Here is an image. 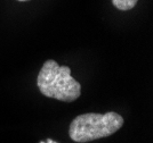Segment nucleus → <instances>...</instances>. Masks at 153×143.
Masks as SVG:
<instances>
[{
    "label": "nucleus",
    "instance_id": "39448f33",
    "mask_svg": "<svg viewBox=\"0 0 153 143\" xmlns=\"http://www.w3.org/2000/svg\"><path fill=\"white\" fill-rule=\"evenodd\" d=\"M17 1H21V2H24V1H30V0H17Z\"/></svg>",
    "mask_w": 153,
    "mask_h": 143
},
{
    "label": "nucleus",
    "instance_id": "7ed1b4c3",
    "mask_svg": "<svg viewBox=\"0 0 153 143\" xmlns=\"http://www.w3.org/2000/svg\"><path fill=\"white\" fill-rule=\"evenodd\" d=\"M111 1H112L113 6L117 9L122 10V12H126V10L133 9L136 6V4H137L138 0H111Z\"/></svg>",
    "mask_w": 153,
    "mask_h": 143
},
{
    "label": "nucleus",
    "instance_id": "f03ea898",
    "mask_svg": "<svg viewBox=\"0 0 153 143\" xmlns=\"http://www.w3.org/2000/svg\"><path fill=\"white\" fill-rule=\"evenodd\" d=\"M122 125V116L115 111L105 114L88 112L76 116L71 122L69 135L74 142H90L112 135L121 128Z\"/></svg>",
    "mask_w": 153,
    "mask_h": 143
},
{
    "label": "nucleus",
    "instance_id": "f257e3e1",
    "mask_svg": "<svg viewBox=\"0 0 153 143\" xmlns=\"http://www.w3.org/2000/svg\"><path fill=\"white\" fill-rule=\"evenodd\" d=\"M41 94L58 101L72 102L81 94V85L76 81L68 66H59L53 59L44 62L37 77Z\"/></svg>",
    "mask_w": 153,
    "mask_h": 143
},
{
    "label": "nucleus",
    "instance_id": "20e7f679",
    "mask_svg": "<svg viewBox=\"0 0 153 143\" xmlns=\"http://www.w3.org/2000/svg\"><path fill=\"white\" fill-rule=\"evenodd\" d=\"M40 143H58L57 141H54V140H51V139H47L46 141H41Z\"/></svg>",
    "mask_w": 153,
    "mask_h": 143
}]
</instances>
